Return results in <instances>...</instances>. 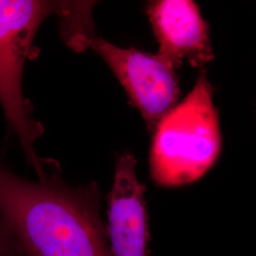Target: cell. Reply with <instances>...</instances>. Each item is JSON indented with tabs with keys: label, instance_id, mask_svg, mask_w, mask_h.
Here are the masks:
<instances>
[{
	"label": "cell",
	"instance_id": "3",
	"mask_svg": "<svg viewBox=\"0 0 256 256\" xmlns=\"http://www.w3.org/2000/svg\"><path fill=\"white\" fill-rule=\"evenodd\" d=\"M214 86L202 70L192 90L154 130L150 152L153 180L164 187L192 182L205 174L221 150Z\"/></svg>",
	"mask_w": 256,
	"mask_h": 256
},
{
	"label": "cell",
	"instance_id": "6",
	"mask_svg": "<svg viewBox=\"0 0 256 256\" xmlns=\"http://www.w3.org/2000/svg\"><path fill=\"white\" fill-rule=\"evenodd\" d=\"M136 160L120 156L110 194L108 234L112 256H148L146 187L138 182Z\"/></svg>",
	"mask_w": 256,
	"mask_h": 256
},
{
	"label": "cell",
	"instance_id": "1",
	"mask_svg": "<svg viewBox=\"0 0 256 256\" xmlns=\"http://www.w3.org/2000/svg\"><path fill=\"white\" fill-rule=\"evenodd\" d=\"M37 176H19L0 160V220L18 256H110L98 186L68 185L50 160Z\"/></svg>",
	"mask_w": 256,
	"mask_h": 256
},
{
	"label": "cell",
	"instance_id": "4",
	"mask_svg": "<svg viewBox=\"0 0 256 256\" xmlns=\"http://www.w3.org/2000/svg\"><path fill=\"white\" fill-rule=\"evenodd\" d=\"M108 64L142 113L149 130L172 110L180 94L176 70L155 54L122 48L94 36L88 43Z\"/></svg>",
	"mask_w": 256,
	"mask_h": 256
},
{
	"label": "cell",
	"instance_id": "5",
	"mask_svg": "<svg viewBox=\"0 0 256 256\" xmlns=\"http://www.w3.org/2000/svg\"><path fill=\"white\" fill-rule=\"evenodd\" d=\"M147 14L160 45L156 55L170 68L176 70L183 60L200 68L214 59L209 28L194 1H150Z\"/></svg>",
	"mask_w": 256,
	"mask_h": 256
},
{
	"label": "cell",
	"instance_id": "7",
	"mask_svg": "<svg viewBox=\"0 0 256 256\" xmlns=\"http://www.w3.org/2000/svg\"><path fill=\"white\" fill-rule=\"evenodd\" d=\"M0 256H18L12 236L8 227L1 220H0Z\"/></svg>",
	"mask_w": 256,
	"mask_h": 256
},
{
	"label": "cell",
	"instance_id": "2",
	"mask_svg": "<svg viewBox=\"0 0 256 256\" xmlns=\"http://www.w3.org/2000/svg\"><path fill=\"white\" fill-rule=\"evenodd\" d=\"M92 1L0 0V106L10 130L18 137L28 164L36 174L44 158L37 156L34 142L44 133L34 118L32 104L23 93V72L28 59L36 57L34 41L48 18H60L61 36H77L94 23Z\"/></svg>",
	"mask_w": 256,
	"mask_h": 256
}]
</instances>
